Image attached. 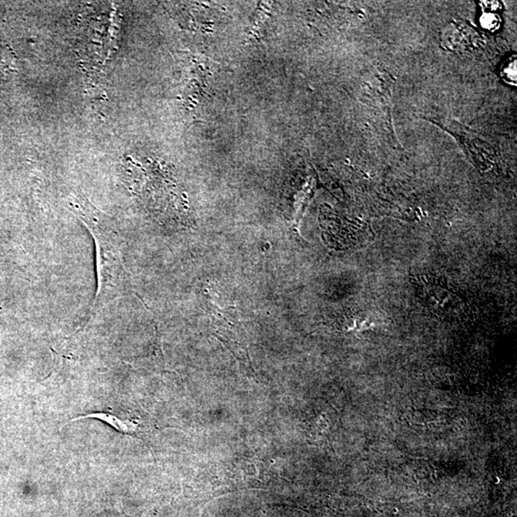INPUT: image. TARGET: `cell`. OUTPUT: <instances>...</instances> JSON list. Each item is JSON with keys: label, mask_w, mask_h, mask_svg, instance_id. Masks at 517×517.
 <instances>
[{"label": "cell", "mask_w": 517, "mask_h": 517, "mask_svg": "<svg viewBox=\"0 0 517 517\" xmlns=\"http://www.w3.org/2000/svg\"><path fill=\"white\" fill-rule=\"evenodd\" d=\"M442 41L444 48L449 50L462 52L474 48L479 37L470 26L464 23L451 22L444 28Z\"/></svg>", "instance_id": "obj_1"}, {"label": "cell", "mask_w": 517, "mask_h": 517, "mask_svg": "<svg viewBox=\"0 0 517 517\" xmlns=\"http://www.w3.org/2000/svg\"><path fill=\"white\" fill-rule=\"evenodd\" d=\"M85 418H94L103 421L105 425H110L111 428L115 429L119 433L125 434V435L133 436L138 433L139 426L136 421L125 420L108 412H93L87 414V415L79 416L72 418L71 421L85 420Z\"/></svg>", "instance_id": "obj_2"}, {"label": "cell", "mask_w": 517, "mask_h": 517, "mask_svg": "<svg viewBox=\"0 0 517 517\" xmlns=\"http://www.w3.org/2000/svg\"><path fill=\"white\" fill-rule=\"evenodd\" d=\"M482 24L488 29H493L499 25V19L495 15L487 14L482 17Z\"/></svg>", "instance_id": "obj_3"}, {"label": "cell", "mask_w": 517, "mask_h": 517, "mask_svg": "<svg viewBox=\"0 0 517 517\" xmlns=\"http://www.w3.org/2000/svg\"><path fill=\"white\" fill-rule=\"evenodd\" d=\"M507 79L514 81L516 84V61H514L513 64H510V66L507 68L506 71Z\"/></svg>", "instance_id": "obj_4"}, {"label": "cell", "mask_w": 517, "mask_h": 517, "mask_svg": "<svg viewBox=\"0 0 517 517\" xmlns=\"http://www.w3.org/2000/svg\"><path fill=\"white\" fill-rule=\"evenodd\" d=\"M484 4L485 8H488V10H490V12L496 11L499 8V2L497 1H484L482 2Z\"/></svg>", "instance_id": "obj_5"}]
</instances>
